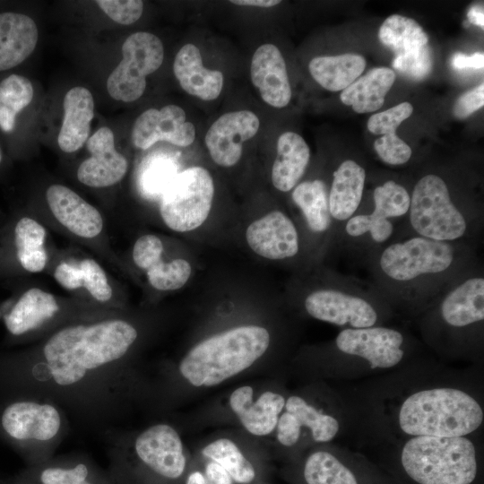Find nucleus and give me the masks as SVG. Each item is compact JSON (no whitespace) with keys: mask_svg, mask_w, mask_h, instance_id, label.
<instances>
[{"mask_svg":"<svg viewBox=\"0 0 484 484\" xmlns=\"http://www.w3.org/2000/svg\"><path fill=\"white\" fill-rule=\"evenodd\" d=\"M484 105V84L481 83L462 94L453 107L454 116L463 119L482 108Z\"/></svg>","mask_w":484,"mask_h":484,"instance_id":"45","label":"nucleus"},{"mask_svg":"<svg viewBox=\"0 0 484 484\" xmlns=\"http://www.w3.org/2000/svg\"><path fill=\"white\" fill-rule=\"evenodd\" d=\"M366 60L357 54L314 57L308 70L313 79L330 91H343L363 73Z\"/></svg>","mask_w":484,"mask_h":484,"instance_id":"31","label":"nucleus"},{"mask_svg":"<svg viewBox=\"0 0 484 484\" xmlns=\"http://www.w3.org/2000/svg\"><path fill=\"white\" fill-rule=\"evenodd\" d=\"M304 308L311 317L343 329L383 325L393 313L370 281L343 274L309 291Z\"/></svg>","mask_w":484,"mask_h":484,"instance_id":"7","label":"nucleus"},{"mask_svg":"<svg viewBox=\"0 0 484 484\" xmlns=\"http://www.w3.org/2000/svg\"><path fill=\"white\" fill-rule=\"evenodd\" d=\"M214 183L210 172L194 166L177 174L161 194L160 213L166 226L176 232L200 228L212 206Z\"/></svg>","mask_w":484,"mask_h":484,"instance_id":"10","label":"nucleus"},{"mask_svg":"<svg viewBox=\"0 0 484 484\" xmlns=\"http://www.w3.org/2000/svg\"><path fill=\"white\" fill-rule=\"evenodd\" d=\"M379 40L396 55L428 45V37L413 19L399 14L387 17L378 31Z\"/></svg>","mask_w":484,"mask_h":484,"instance_id":"35","label":"nucleus"},{"mask_svg":"<svg viewBox=\"0 0 484 484\" xmlns=\"http://www.w3.org/2000/svg\"><path fill=\"white\" fill-rule=\"evenodd\" d=\"M34 89L25 76L11 73L0 80V131L12 135L17 116L32 101Z\"/></svg>","mask_w":484,"mask_h":484,"instance_id":"33","label":"nucleus"},{"mask_svg":"<svg viewBox=\"0 0 484 484\" xmlns=\"http://www.w3.org/2000/svg\"><path fill=\"white\" fill-rule=\"evenodd\" d=\"M150 284L161 291L176 290L182 288L189 280L192 266L182 258L165 262L162 257L154 262L146 271Z\"/></svg>","mask_w":484,"mask_h":484,"instance_id":"40","label":"nucleus"},{"mask_svg":"<svg viewBox=\"0 0 484 484\" xmlns=\"http://www.w3.org/2000/svg\"><path fill=\"white\" fill-rule=\"evenodd\" d=\"M186 118L185 110L174 104L166 105L160 109H147L136 118L133 125V143L143 150L159 141H166L179 147L189 146L194 141L195 128Z\"/></svg>","mask_w":484,"mask_h":484,"instance_id":"16","label":"nucleus"},{"mask_svg":"<svg viewBox=\"0 0 484 484\" xmlns=\"http://www.w3.org/2000/svg\"><path fill=\"white\" fill-rule=\"evenodd\" d=\"M395 232L393 221L370 213H356L342 226L340 237L349 245L363 244L367 250L366 258L376 249L392 240Z\"/></svg>","mask_w":484,"mask_h":484,"instance_id":"32","label":"nucleus"},{"mask_svg":"<svg viewBox=\"0 0 484 484\" xmlns=\"http://www.w3.org/2000/svg\"><path fill=\"white\" fill-rule=\"evenodd\" d=\"M366 184L365 169L353 160H345L333 173L329 190V210L339 234L344 223L356 214ZM340 236V235H339Z\"/></svg>","mask_w":484,"mask_h":484,"instance_id":"20","label":"nucleus"},{"mask_svg":"<svg viewBox=\"0 0 484 484\" xmlns=\"http://www.w3.org/2000/svg\"><path fill=\"white\" fill-rule=\"evenodd\" d=\"M250 78L268 105L281 108L290 103L292 92L286 63L275 45L264 44L256 48L251 59Z\"/></svg>","mask_w":484,"mask_h":484,"instance_id":"18","label":"nucleus"},{"mask_svg":"<svg viewBox=\"0 0 484 484\" xmlns=\"http://www.w3.org/2000/svg\"><path fill=\"white\" fill-rule=\"evenodd\" d=\"M253 393L251 386L238 387L231 393L229 405L248 432L265 436L276 428L286 400L280 393L265 392L254 402Z\"/></svg>","mask_w":484,"mask_h":484,"instance_id":"22","label":"nucleus"},{"mask_svg":"<svg viewBox=\"0 0 484 484\" xmlns=\"http://www.w3.org/2000/svg\"><path fill=\"white\" fill-rule=\"evenodd\" d=\"M4 434L28 450L31 465L50 459L68 431V418L56 403L32 398L8 404L1 415Z\"/></svg>","mask_w":484,"mask_h":484,"instance_id":"9","label":"nucleus"},{"mask_svg":"<svg viewBox=\"0 0 484 484\" xmlns=\"http://www.w3.org/2000/svg\"><path fill=\"white\" fill-rule=\"evenodd\" d=\"M54 277L62 287L67 290H75L82 286L80 267L67 263H61L56 266Z\"/></svg>","mask_w":484,"mask_h":484,"instance_id":"48","label":"nucleus"},{"mask_svg":"<svg viewBox=\"0 0 484 484\" xmlns=\"http://www.w3.org/2000/svg\"><path fill=\"white\" fill-rule=\"evenodd\" d=\"M268 330L241 325L194 345L179 363L182 376L194 386H213L249 367L267 350Z\"/></svg>","mask_w":484,"mask_h":484,"instance_id":"4","label":"nucleus"},{"mask_svg":"<svg viewBox=\"0 0 484 484\" xmlns=\"http://www.w3.org/2000/svg\"><path fill=\"white\" fill-rule=\"evenodd\" d=\"M400 458L418 484H471L477 476L476 446L468 436H411Z\"/></svg>","mask_w":484,"mask_h":484,"instance_id":"8","label":"nucleus"},{"mask_svg":"<svg viewBox=\"0 0 484 484\" xmlns=\"http://www.w3.org/2000/svg\"><path fill=\"white\" fill-rule=\"evenodd\" d=\"M405 220L409 234L475 246L483 227V219L457 204L445 180L434 173L421 177L415 183Z\"/></svg>","mask_w":484,"mask_h":484,"instance_id":"5","label":"nucleus"},{"mask_svg":"<svg viewBox=\"0 0 484 484\" xmlns=\"http://www.w3.org/2000/svg\"><path fill=\"white\" fill-rule=\"evenodd\" d=\"M123 58L107 81L108 94L116 100L133 102L143 96L146 77L157 71L164 58L161 40L152 33L138 31L126 38Z\"/></svg>","mask_w":484,"mask_h":484,"instance_id":"11","label":"nucleus"},{"mask_svg":"<svg viewBox=\"0 0 484 484\" xmlns=\"http://www.w3.org/2000/svg\"><path fill=\"white\" fill-rule=\"evenodd\" d=\"M451 65L456 70H480L484 65V55L480 52L474 53L471 56H466L460 52L455 53L452 57Z\"/></svg>","mask_w":484,"mask_h":484,"instance_id":"49","label":"nucleus"},{"mask_svg":"<svg viewBox=\"0 0 484 484\" xmlns=\"http://www.w3.org/2000/svg\"><path fill=\"white\" fill-rule=\"evenodd\" d=\"M56 298L40 289L33 288L22 294L11 311L4 315L8 332L22 335L43 327L58 314Z\"/></svg>","mask_w":484,"mask_h":484,"instance_id":"28","label":"nucleus"},{"mask_svg":"<svg viewBox=\"0 0 484 484\" xmlns=\"http://www.w3.org/2000/svg\"><path fill=\"white\" fill-rule=\"evenodd\" d=\"M46 198L55 218L72 233L92 238L101 232L103 219L99 212L72 189L52 185L47 189Z\"/></svg>","mask_w":484,"mask_h":484,"instance_id":"19","label":"nucleus"},{"mask_svg":"<svg viewBox=\"0 0 484 484\" xmlns=\"http://www.w3.org/2000/svg\"><path fill=\"white\" fill-rule=\"evenodd\" d=\"M468 21L481 29L484 28V12L480 5L472 6L467 13Z\"/></svg>","mask_w":484,"mask_h":484,"instance_id":"52","label":"nucleus"},{"mask_svg":"<svg viewBox=\"0 0 484 484\" xmlns=\"http://www.w3.org/2000/svg\"><path fill=\"white\" fill-rule=\"evenodd\" d=\"M39 39L36 22L16 11L0 12V73L13 69L34 51Z\"/></svg>","mask_w":484,"mask_h":484,"instance_id":"21","label":"nucleus"},{"mask_svg":"<svg viewBox=\"0 0 484 484\" xmlns=\"http://www.w3.org/2000/svg\"><path fill=\"white\" fill-rule=\"evenodd\" d=\"M174 169L168 162H159L154 164L152 168L146 172L145 186L152 192L164 188L176 176Z\"/></svg>","mask_w":484,"mask_h":484,"instance_id":"47","label":"nucleus"},{"mask_svg":"<svg viewBox=\"0 0 484 484\" xmlns=\"http://www.w3.org/2000/svg\"><path fill=\"white\" fill-rule=\"evenodd\" d=\"M82 277V286L99 302L108 301L113 293L106 273L93 259H84L79 265Z\"/></svg>","mask_w":484,"mask_h":484,"instance_id":"42","label":"nucleus"},{"mask_svg":"<svg viewBox=\"0 0 484 484\" xmlns=\"http://www.w3.org/2000/svg\"><path fill=\"white\" fill-rule=\"evenodd\" d=\"M395 78L390 68H373L343 90L341 100L359 114L376 111L383 106Z\"/></svg>","mask_w":484,"mask_h":484,"instance_id":"29","label":"nucleus"},{"mask_svg":"<svg viewBox=\"0 0 484 484\" xmlns=\"http://www.w3.org/2000/svg\"><path fill=\"white\" fill-rule=\"evenodd\" d=\"M134 453L142 465L164 480H177L185 471L181 438L168 424H155L142 431L134 439Z\"/></svg>","mask_w":484,"mask_h":484,"instance_id":"13","label":"nucleus"},{"mask_svg":"<svg viewBox=\"0 0 484 484\" xmlns=\"http://www.w3.org/2000/svg\"><path fill=\"white\" fill-rule=\"evenodd\" d=\"M91 157L84 160L77 170L78 180L91 187L113 186L125 176L128 163L116 150L113 132L100 127L86 142Z\"/></svg>","mask_w":484,"mask_h":484,"instance_id":"17","label":"nucleus"},{"mask_svg":"<svg viewBox=\"0 0 484 484\" xmlns=\"http://www.w3.org/2000/svg\"><path fill=\"white\" fill-rule=\"evenodd\" d=\"M407 235L376 249L367 263L370 282L393 312L419 314L480 262L473 245Z\"/></svg>","mask_w":484,"mask_h":484,"instance_id":"2","label":"nucleus"},{"mask_svg":"<svg viewBox=\"0 0 484 484\" xmlns=\"http://www.w3.org/2000/svg\"><path fill=\"white\" fill-rule=\"evenodd\" d=\"M163 244L155 235L140 237L133 248V260L137 267L146 271L154 262L162 257Z\"/></svg>","mask_w":484,"mask_h":484,"instance_id":"44","label":"nucleus"},{"mask_svg":"<svg viewBox=\"0 0 484 484\" xmlns=\"http://www.w3.org/2000/svg\"><path fill=\"white\" fill-rule=\"evenodd\" d=\"M328 195L327 186L322 179L303 181L292 189V201L299 209L307 228L315 235H328L334 229Z\"/></svg>","mask_w":484,"mask_h":484,"instance_id":"30","label":"nucleus"},{"mask_svg":"<svg viewBox=\"0 0 484 484\" xmlns=\"http://www.w3.org/2000/svg\"><path fill=\"white\" fill-rule=\"evenodd\" d=\"M63 107L64 118L57 143L63 151L72 153L89 139L94 117V99L88 89L74 87L66 92Z\"/></svg>","mask_w":484,"mask_h":484,"instance_id":"25","label":"nucleus"},{"mask_svg":"<svg viewBox=\"0 0 484 484\" xmlns=\"http://www.w3.org/2000/svg\"><path fill=\"white\" fill-rule=\"evenodd\" d=\"M483 420V408L472 394L447 386L412 393L396 413L399 430L409 436H468Z\"/></svg>","mask_w":484,"mask_h":484,"instance_id":"3","label":"nucleus"},{"mask_svg":"<svg viewBox=\"0 0 484 484\" xmlns=\"http://www.w3.org/2000/svg\"><path fill=\"white\" fill-rule=\"evenodd\" d=\"M230 3L237 5L255 6L262 8H269L275 6L281 3L279 0H233Z\"/></svg>","mask_w":484,"mask_h":484,"instance_id":"51","label":"nucleus"},{"mask_svg":"<svg viewBox=\"0 0 484 484\" xmlns=\"http://www.w3.org/2000/svg\"><path fill=\"white\" fill-rule=\"evenodd\" d=\"M204 476L209 484H233V480L228 471L213 461L205 466Z\"/></svg>","mask_w":484,"mask_h":484,"instance_id":"50","label":"nucleus"},{"mask_svg":"<svg viewBox=\"0 0 484 484\" xmlns=\"http://www.w3.org/2000/svg\"><path fill=\"white\" fill-rule=\"evenodd\" d=\"M412 112L411 103L402 102L369 117L367 125L368 131L373 134H382L374 142V150L383 162L400 166L410 160L411 149L396 134V129Z\"/></svg>","mask_w":484,"mask_h":484,"instance_id":"23","label":"nucleus"},{"mask_svg":"<svg viewBox=\"0 0 484 484\" xmlns=\"http://www.w3.org/2000/svg\"><path fill=\"white\" fill-rule=\"evenodd\" d=\"M46 230L31 218H22L14 229L17 257L22 266L30 272H41L48 256L44 247Z\"/></svg>","mask_w":484,"mask_h":484,"instance_id":"34","label":"nucleus"},{"mask_svg":"<svg viewBox=\"0 0 484 484\" xmlns=\"http://www.w3.org/2000/svg\"><path fill=\"white\" fill-rule=\"evenodd\" d=\"M28 473L39 484H115L89 458L67 456L53 458L31 465Z\"/></svg>","mask_w":484,"mask_h":484,"instance_id":"26","label":"nucleus"},{"mask_svg":"<svg viewBox=\"0 0 484 484\" xmlns=\"http://www.w3.org/2000/svg\"><path fill=\"white\" fill-rule=\"evenodd\" d=\"M99 7L114 22L129 25L142 16L143 2L140 0H98Z\"/></svg>","mask_w":484,"mask_h":484,"instance_id":"43","label":"nucleus"},{"mask_svg":"<svg viewBox=\"0 0 484 484\" xmlns=\"http://www.w3.org/2000/svg\"><path fill=\"white\" fill-rule=\"evenodd\" d=\"M186 484H209L204 474L200 471H194L186 479Z\"/></svg>","mask_w":484,"mask_h":484,"instance_id":"53","label":"nucleus"},{"mask_svg":"<svg viewBox=\"0 0 484 484\" xmlns=\"http://www.w3.org/2000/svg\"><path fill=\"white\" fill-rule=\"evenodd\" d=\"M276 150L272 183L278 191L290 192L298 184L308 166L310 150L306 141L294 132L281 134Z\"/></svg>","mask_w":484,"mask_h":484,"instance_id":"27","label":"nucleus"},{"mask_svg":"<svg viewBox=\"0 0 484 484\" xmlns=\"http://www.w3.org/2000/svg\"><path fill=\"white\" fill-rule=\"evenodd\" d=\"M173 72L181 88L202 100L216 99L223 87V73L203 66L200 50L194 44L184 45L177 53Z\"/></svg>","mask_w":484,"mask_h":484,"instance_id":"24","label":"nucleus"},{"mask_svg":"<svg viewBox=\"0 0 484 484\" xmlns=\"http://www.w3.org/2000/svg\"><path fill=\"white\" fill-rule=\"evenodd\" d=\"M333 345L343 359L364 362L370 370H385L398 366L405 359L410 340L402 330L377 325L342 329Z\"/></svg>","mask_w":484,"mask_h":484,"instance_id":"12","label":"nucleus"},{"mask_svg":"<svg viewBox=\"0 0 484 484\" xmlns=\"http://www.w3.org/2000/svg\"><path fill=\"white\" fill-rule=\"evenodd\" d=\"M137 337L136 328L123 319L59 329L23 372L29 398L53 402L89 423L111 421L118 368Z\"/></svg>","mask_w":484,"mask_h":484,"instance_id":"1","label":"nucleus"},{"mask_svg":"<svg viewBox=\"0 0 484 484\" xmlns=\"http://www.w3.org/2000/svg\"><path fill=\"white\" fill-rule=\"evenodd\" d=\"M246 240L255 254L272 261L291 259L300 250L299 233L294 221L279 210L251 222L246 230Z\"/></svg>","mask_w":484,"mask_h":484,"instance_id":"15","label":"nucleus"},{"mask_svg":"<svg viewBox=\"0 0 484 484\" xmlns=\"http://www.w3.org/2000/svg\"><path fill=\"white\" fill-rule=\"evenodd\" d=\"M393 66L411 79H425L432 69V56L428 45L396 55Z\"/></svg>","mask_w":484,"mask_h":484,"instance_id":"41","label":"nucleus"},{"mask_svg":"<svg viewBox=\"0 0 484 484\" xmlns=\"http://www.w3.org/2000/svg\"><path fill=\"white\" fill-rule=\"evenodd\" d=\"M373 202L371 212L393 221L408 215L411 194L402 184L387 180L374 189Z\"/></svg>","mask_w":484,"mask_h":484,"instance_id":"39","label":"nucleus"},{"mask_svg":"<svg viewBox=\"0 0 484 484\" xmlns=\"http://www.w3.org/2000/svg\"><path fill=\"white\" fill-rule=\"evenodd\" d=\"M303 473L307 484H358L354 473L327 451L311 454L305 462Z\"/></svg>","mask_w":484,"mask_h":484,"instance_id":"38","label":"nucleus"},{"mask_svg":"<svg viewBox=\"0 0 484 484\" xmlns=\"http://www.w3.org/2000/svg\"><path fill=\"white\" fill-rule=\"evenodd\" d=\"M423 313L422 324L434 344L454 348L473 345L474 336L480 340L484 322L482 266L455 281Z\"/></svg>","mask_w":484,"mask_h":484,"instance_id":"6","label":"nucleus"},{"mask_svg":"<svg viewBox=\"0 0 484 484\" xmlns=\"http://www.w3.org/2000/svg\"><path fill=\"white\" fill-rule=\"evenodd\" d=\"M260 121L250 110L223 114L210 126L204 137L212 160L219 166H235L243 152V143L258 132Z\"/></svg>","mask_w":484,"mask_h":484,"instance_id":"14","label":"nucleus"},{"mask_svg":"<svg viewBox=\"0 0 484 484\" xmlns=\"http://www.w3.org/2000/svg\"><path fill=\"white\" fill-rule=\"evenodd\" d=\"M2 160H3V151L0 147V163L2 162Z\"/></svg>","mask_w":484,"mask_h":484,"instance_id":"55","label":"nucleus"},{"mask_svg":"<svg viewBox=\"0 0 484 484\" xmlns=\"http://www.w3.org/2000/svg\"><path fill=\"white\" fill-rule=\"evenodd\" d=\"M284 409L297 418L301 428L310 430L315 442H330L340 430L339 420L334 416L320 411L300 396H290L285 401Z\"/></svg>","mask_w":484,"mask_h":484,"instance_id":"36","label":"nucleus"},{"mask_svg":"<svg viewBox=\"0 0 484 484\" xmlns=\"http://www.w3.org/2000/svg\"><path fill=\"white\" fill-rule=\"evenodd\" d=\"M277 439L284 446H292L298 443L301 427L297 418L290 412H283L277 421Z\"/></svg>","mask_w":484,"mask_h":484,"instance_id":"46","label":"nucleus"},{"mask_svg":"<svg viewBox=\"0 0 484 484\" xmlns=\"http://www.w3.org/2000/svg\"><path fill=\"white\" fill-rule=\"evenodd\" d=\"M202 454L221 465L233 481L249 484L255 478L253 464L242 454L236 444L228 438H220L203 448Z\"/></svg>","mask_w":484,"mask_h":484,"instance_id":"37","label":"nucleus"},{"mask_svg":"<svg viewBox=\"0 0 484 484\" xmlns=\"http://www.w3.org/2000/svg\"><path fill=\"white\" fill-rule=\"evenodd\" d=\"M22 484H39V483L27 472V475L24 480L22 482Z\"/></svg>","mask_w":484,"mask_h":484,"instance_id":"54","label":"nucleus"}]
</instances>
